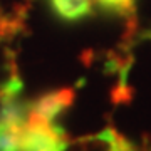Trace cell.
Returning <instances> with one entry per match:
<instances>
[{
    "instance_id": "6da1fadb",
    "label": "cell",
    "mask_w": 151,
    "mask_h": 151,
    "mask_svg": "<svg viewBox=\"0 0 151 151\" xmlns=\"http://www.w3.org/2000/svg\"><path fill=\"white\" fill-rule=\"evenodd\" d=\"M67 146L69 136L62 128L35 109L27 108L20 151H65Z\"/></svg>"
},
{
    "instance_id": "7a4b0ae2",
    "label": "cell",
    "mask_w": 151,
    "mask_h": 151,
    "mask_svg": "<svg viewBox=\"0 0 151 151\" xmlns=\"http://www.w3.org/2000/svg\"><path fill=\"white\" fill-rule=\"evenodd\" d=\"M27 108L15 97H0V151H20Z\"/></svg>"
},
{
    "instance_id": "3957f363",
    "label": "cell",
    "mask_w": 151,
    "mask_h": 151,
    "mask_svg": "<svg viewBox=\"0 0 151 151\" xmlns=\"http://www.w3.org/2000/svg\"><path fill=\"white\" fill-rule=\"evenodd\" d=\"M74 96H76L74 89L64 87V89H59V91H54V92H49V94L40 96L37 101L29 104V108L35 109L37 113L44 114L50 121H54L64 109L70 108V104L74 103Z\"/></svg>"
},
{
    "instance_id": "277c9868",
    "label": "cell",
    "mask_w": 151,
    "mask_h": 151,
    "mask_svg": "<svg viewBox=\"0 0 151 151\" xmlns=\"http://www.w3.org/2000/svg\"><path fill=\"white\" fill-rule=\"evenodd\" d=\"M52 12L64 22H77L92 14V0H47Z\"/></svg>"
},
{
    "instance_id": "5b68a950",
    "label": "cell",
    "mask_w": 151,
    "mask_h": 151,
    "mask_svg": "<svg viewBox=\"0 0 151 151\" xmlns=\"http://www.w3.org/2000/svg\"><path fill=\"white\" fill-rule=\"evenodd\" d=\"M96 139L104 143L108 151H136L134 146L131 145L121 133H118V131L114 129L113 126H109L104 131H101L96 136Z\"/></svg>"
},
{
    "instance_id": "8992f818",
    "label": "cell",
    "mask_w": 151,
    "mask_h": 151,
    "mask_svg": "<svg viewBox=\"0 0 151 151\" xmlns=\"http://www.w3.org/2000/svg\"><path fill=\"white\" fill-rule=\"evenodd\" d=\"M99 7L118 15H131L134 14V0H96Z\"/></svg>"
}]
</instances>
